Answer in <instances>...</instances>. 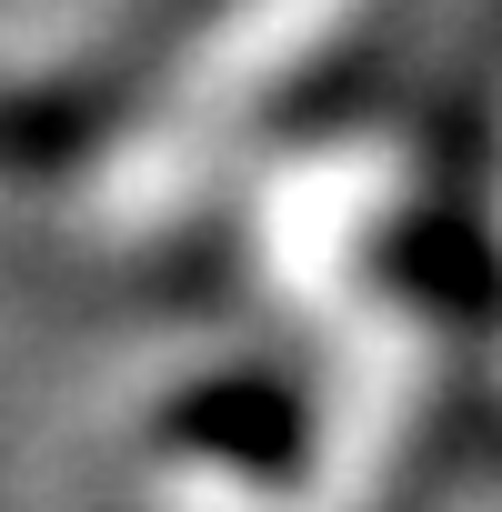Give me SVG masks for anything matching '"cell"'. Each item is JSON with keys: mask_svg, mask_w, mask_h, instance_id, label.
Segmentation results:
<instances>
[{"mask_svg": "<svg viewBox=\"0 0 502 512\" xmlns=\"http://www.w3.org/2000/svg\"><path fill=\"white\" fill-rule=\"evenodd\" d=\"M342 11H352V0H251V11L211 41V61H201V81H191V111H231V101H251V81H272L282 61H302Z\"/></svg>", "mask_w": 502, "mask_h": 512, "instance_id": "1", "label": "cell"}]
</instances>
